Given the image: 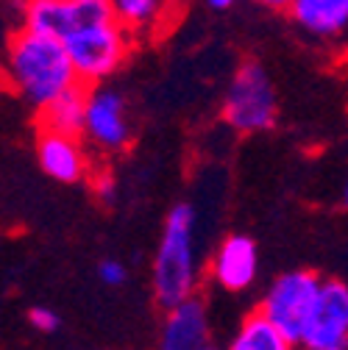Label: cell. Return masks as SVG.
<instances>
[{"label": "cell", "mask_w": 348, "mask_h": 350, "mask_svg": "<svg viewBox=\"0 0 348 350\" xmlns=\"http://www.w3.org/2000/svg\"><path fill=\"white\" fill-rule=\"evenodd\" d=\"M6 75L12 90L34 109H45L62 92L81 83L64 42L28 28H20L9 42Z\"/></svg>", "instance_id": "6da1fadb"}, {"label": "cell", "mask_w": 348, "mask_h": 350, "mask_svg": "<svg viewBox=\"0 0 348 350\" xmlns=\"http://www.w3.org/2000/svg\"><path fill=\"white\" fill-rule=\"evenodd\" d=\"M192 234H195V208L190 203L173 206L164 220V231L153 258V292L167 312L195 297L198 265H195Z\"/></svg>", "instance_id": "7a4b0ae2"}, {"label": "cell", "mask_w": 348, "mask_h": 350, "mask_svg": "<svg viewBox=\"0 0 348 350\" xmlns=\"http://www.w3.org/2000/svg\"><path fill=\"white\" fill-rule=\"evenodd\" d=\"M323 281L326 278H321L312 270H290L268 286V292L262 295V303H259V312L293 345H301L318 306Z\"/></svg>", "instance_id": "3957f363"}, {"label": "cell", "mask_w": 348, "mask_h": 350, "mask_svg": "<svg viewBox=\"0 0 348 350\" xmlns=\"http://www.w3.org/2000/svg\"><path fill=\"white\" fill-rule=\"evenodd\" d=\"M279 117L276 90L268 70L259 62H243L223 98V120L243 134L273 128Z\"/></svg>", "instance_id": "277c9868"}, {"label": "cell", "mask_w": 348, "mask_h": 350, "mask_svg": "<svg viewBox=\"0 0 348 350\" xmlns=\"http://www.w3.org/2000/svg\"><path fill=\"white\" fill-rule=\"evenodd\" d=\"M109 23H117L112 0H25L23 3V28L59 42Z\"/></svg>", "instance_id": "5b68a950"}, {"label": "cell", "mask_w": 348, "mask_h": 350, "mask_svg": "<svg viewBox=\"0 0 348 350\" xmlns=\"http://www.w3.org/2000/svg\"><path fill=\"white\" fill-rule=\"evenodd\" d=\"M132 33L120 20L98 28H86L64 42L75 75L84 86H92L109 78L132 53Z\"/></svg>", "instance_id": "8992f818"}, {"label": "cell", "mask_w": 348, "mask_h": 350, "mask_svg": "<svg viewBox=\"0 0 348 350\" xmlns=\"http://www.w3.org/2000/svg\"><path fill=\"white\" fill-rule=\"evenodd\" d=\"M301 350H348V284L326 278Z\"/></svg>", "instance_id": "52a82bcc"}, {"label": "cell", "mask_w": 348, "mask_h": 350, "mask_svg": "<svg viewBox=\"0 0 348 350\" xmlns=\"http://www.w3.org/2000/svg\"><path fill=\"white\" fill-rule=\"evenodd\" d=\"M84 139L103 153L123 150L132 142V128H128V120H125V103L114 90H106V86H92L90 90Z\"/></svg>", "instance_id": "ba28073f"}, {"label": "cell", "mask_w": 348, "mask_h": 350, "mask_svg": "<svg viewBox=\"0 0 348 350\" xmlns=\"http://www.w3.org/2000/svg\"><path fill=\"white\" fill-rule=\"evenodd\" d=\"M259 250L256 242L245 234H232L217 245L212 256V278L226 292H243L256 281Z\"/></svg>", "instance_id": "9c48e42d"}, {"label": "cell", "mask_w": 348, "mask_h": 350, "mask_svg": "<svg viewBox=\"0 0 348 350\" xmlns=\"http://www.w3.org/2000/svg\"><path fill=\"white\" fill-rule=\"evenodd\" d=\"M36 159L45 175L62 184H78L90 175V156L81 139L39 131L36 137Z\"/></svg>", "instance_id": "30bf717a"}, {"label": "cell", "mask_w": 348, "mask_h": 350, "mask_svg": "<svg viewBox=\"0 0 348 350\" xmlns=\"http://www.w3.org/2000/svg\"><path fill=\"white\" fill-rule=\"evenodd\" d=\"M209 347V320L206 306L192 297L170 309L159 334V350H206Z\"/></svg>", "instance_id": "8fae6325"}, {"label": "cell", "mask_w": 348, "mask_h": 350, "mask_svg": "<svg viewBox=\"0 0 348 350\" xmlns=\"http://www.w3.org/2000/svg\"><path fill=\"white\" fill-rule=\"evenodd\" d=\"M86 106H90V86L75 83L45 109H39V131L81 139L86 128Z\"/></svg>", "instance_id": "7c38bea8"}, {"label": "cell", "mask_w": 348, "mask_h": 350, "mask_svg": "<svg viewBox=\"0 0 348 350\" xmlns=\"http://www.w3.org/2000/svg\"><path fill=\"white\" fill-rule=\"evenodd\" d=\"M287 12L310 36L337 39L348 33V0H293Z\"/></svg>", "instance_id": "4fadbf2b"}, {"label": "cell", "mask_w": 348, "mask_h": 350, "mask_svg": "<svg viewBox=\"0 0 348 350\" xmlns=\"http://www.w3.org/2000/svg\"><path fill=\"white\" fill-rule=\"evenodd\" d=\"M226 350H295V345L256 309L237 325Z\"/></svg>", "instance_id": "5bb4252c"}, {"label": "cell", "mask_w": 348, "mask_h": 350, "mask_svg": "<svg viewBox=\"0 0 348 350\" xmlns=\"http://www.w3.org/2000/svg\"><path fill=\"white\" fill-rule=\"evenodd\" d=\"M112 3L117 12V20L128 31L151 28L164 9V0H112Z\"/></svg>", "instance_id": "9a60e30c"}, {"label": "cell", "mask_w": 348, "mask_h": 350, "mask_svg": "<svg viewBox=\"0 0 348 350\" xmlns=\"http://www.w3.org/2000/svg\"><path fill=\"white\" fill-rule=\"evenodd\" d=\"M92 192L101 203H114L117 198V181H114V175L109 170H98L92 175Z\"/></svg>", "instance_id": "2e32d148"}, {"label": "cell", "mask_w": 348, "mask_h": 350, "mask_svg": "<svg viewBox=\"0 0 348 350\" xmlns=\"http://www.w3.org/2000/svg\"><path fill=\"white\" fill-rule=\"evenodd\" d=\"M28 320L42 334H53L59 328V314L53 309H45V306H34V309L28 312Z\"/></svg>", "instance_id": "e0dca14e"}, {"label": "cell", "mask_w": 348, "mask_h": 350, "mask_svg": "<svg viewBox=\"0 0 348 350\" xmlns=\"http://www.w3.org/2000/svg\"><path fill=\"white\" fill-rule=\"evenodd\" d=\"M125 275H128V270L120 265V261H114V258H106V261H101V265H98V278L106 286H123Z\"/></svg>", "instance_id": "ac0fdd59"}, {"label": "cell", "mask_w": 348, "mask_h": 350, "mask_svg": "<svg viewBox=\"0 0 348 350\" xmlns=\"http://www.w3.org/2000/svg\"><path fill=\"white\" fill-rule=\"evenodd\" d=\"M256 3H262V6H268V9H290L293 0H256Z\"/></svg>", "instance_id": "d6986e66"}, {"label": "cell", "mask_w": 348, "mask_h": 350, "mask_svg": "<svg viewBox=\"0 0 348 350\" xmlns=\"http://www.w3.org/2000/svg\"><path fill=\"white\" fill-rule=\"evenodd\" d=\"M206 3H209L212 9H217V12H223V9H232L234 0H206Z\"/></svg>", "instance_id": "ffe728a7"}, {"label": "cell", "mask_w": 348, "mask_h": 350, "mask_svg": "<svg viewBox=\"0 0 348 350\" xmlns=\"http://www.w3.org/2000/svg\"><path fill=\"white\" fill-rule=\"evenodd\" d=\"M343 203H345V208H348V181H345V189H343Z\"/></svg>", "instance_id": "44dd1931"}, {"label": "cell", "mask_w": 348, "mask_h": 350, "mask_svg": "<svg viewBox=\"0 0 348 350\" xmlns=\"http://www.w3.org/2000/svg\"><path fill=\"white\" fill-rule=\"evenodd\" d=\"M206 350H217V347H206Z\"/></svg>", "instance_id": "7402d4cb"}, {"label": "cell", "mask_w": 348, "mask_h": 350, "mask_svg": "<svg viewBox=\"0 0 348 350\" xmlns=\"http://www.w3.org/2000/svg\"><path fill=\"white\" fill-rule=\"evenodd\" d=\"M23 3H25V0H23Z\"/></svg>", "instance_id": "603a6c76"}]
</instances>
